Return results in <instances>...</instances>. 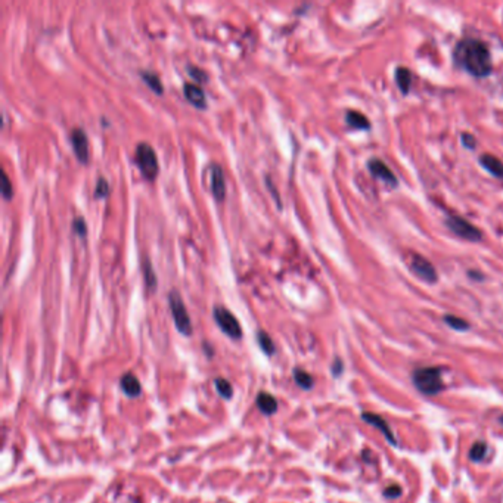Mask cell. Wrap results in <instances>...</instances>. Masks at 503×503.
<instances>
[{
  "label": "cell",
  "instance_id": "25",
  "mask_svg": "<svg viewBox=\"0 0 503 503\" xmlns=\"http://www.w3.org/2000/svg\"><path fill=\"white\" fill-rule=\"evenodd\" d=\"M2 195L5 199H11L14 196V189H12V183L9 180V176L6 174L5 170H2Z\"/></svg>",
  "mask_w": 503,
  "mask_h": 503
},
{
  "label": "cell",
  "instance_id": "30",
  "mask_svg": "<svg viewBox=\"0 0 503 503\" xmlns=\"http://www.w3.org/2000/svg\"><path fill=\"white\" fill-rule=\"evenodd\" d=\"M401 496V487L400 485H390L385 490V497L388 499H396Z\"/></svg>",
  "mask_w": 503,
  "mask_h": 503
},
{
  "label": "cell",
  "instance_id": "6",
  "mask_svg": "<svg viewBox=\"0 0 503 503\" xmlns=\"http://www.w3.org/2000/svg\"><path fill=\"white\" fill-rule=\"evenodd\" d=\"M212 316H214V320L218 325V328L226 335H229L233 340H239L242 337L240 323L229 309H226L223 306H217L212 312Z\"/></svg>",
  "mask_w": 503,
  "mask_h": 503
},
{
  "label": "cell",
  "instance_id": "22",
  "mask_svg": "<svg viewBox=\"0 0 503 503\" xmlns=\"http://www.w3.org/2000/svg\"><path fill=\"white\" fill-rule=\"evenodd\" d=\"M444 322H446V325H449L454 331H466L469 328V323L465 319L453 316V315H446L444 316Z\"/></svg>",
  "mask_w": 503,
  "mask_h": 503
},
{
  "label": "cell",
  "instance_id": "4",
  "mask_svg": "<svg viewBox=\"0 0 503 503\" xmlns=\"http://www.w3.org/2000/svg\"><path fill=\"white\" fill-rule=\"evenodd\" d=\"M444 224L447 226V229L454 233L456 236L469 240V242H479L482 239V232L475 227L471 221H468L466 218L456 215V214H450L447 215Z\"/></svg>",
  "mask_w": 503,
  "mask_h": 503
},
{
  "label": "cell",
  "instance_id": "10",
  "mask_svg": "<svg viewBox=\"0 0 503 503\" xmlns=\"http://www.w3.org/2000/svg\"><path fill=\"white\" fill-rule=\"evenodd\" d=\"M211 193L218 202L226 198V179L223 168L217 162L211 164Z\"/></svg>",
  "mask_w": 503,
  "mask_h": 503
},
{
  "label": "cell",
  "instance_id": "18",
  "mask_svg": "<svg viewBox=\"0 0 503 503\" xmlns=\"http://www.w3.org/2000/svg\"><path fill=\"white\" fill-rule=\"evenodd\" d=\"M140 77L143 79V81L158 95H162L164 92V86L162 81L159 79V76L154 71H140Z\"/></svg>",
  "mask_w": 503,
  "mask_h": 503
},
{
  "label": "cell",
  "instance_id": "16",
  "mask_svg": "<svg viewBox=\"0 0 503 503\" xmlns=\"http://www.w3.org/2000/svg\"><path fill=\"white\" fill-rule=\"evenodd\" d=\"M120 384H121V388H123V391L129 396V397H137L139 394H140V382H139V379L133 375V373H126V375H123V378H121V381H120Z\"/></svg>",
  "mask_w": 503,
  "mask_h": 503
},
{
  "label": "cell",
  "instance_id": "9",
  "mask_svg": "<svg viewBox=\"0 0 503 503\" xmlns=\"http://www.w3.org/2000/svg\"><path fill=\"white\" fill-rule=\"evenodd\" d=\"M368 170L371 171V174L376 179H379L381 182H384L387 186L390 187H396L397 186V177L396 174L391 171V168L381 161L379 158H371L368 161Z\"/></svg>",
  "mask_w": 503,
  "mask_h": 503
},
{
  "label": "cell",
  "instance_id": "29",
  "mask_svg": "<svg viewBox=\"0 0 503 503\" xmlns=\"http://www.w3.org/2000/svg\"><path fill=\"white\" fill-rule=\"evenodd\" d=\"M460 139H462V143H463L465 148H468V149H475V148H477V139H475L474 134H471V133H462Z\"/></svg>",
  "mask_w": 503,
  "mask_h": 503
},
{
  "label": "cell",
  "instance_id": "11",
  "mask_svg": "<svg viewBox=\"0 0 503 503\" xmlns=\"http://www.w3.org/2000/svg\"><path fill=\"white\" fill-rule=\"evenodd\" d=\"M183 93H185V98L195 106V108H199V109H204L207 106V96H205V92L202 90V87L199 84H195V83H185L183 84Z\"/></svg>",
  "mask_w": 503,
  "mask_h": 503
},
{
  "label": "cell",
  "instance_id": "20",
  "mask_svg": "<svg viewBox=\"0 0 503 503\" xmlns=\"http://www.w3.org/2000/svg\"><path fill=\"white\" fill-rule=\"evenodd\" d=\"M142 270H143V276H145V282H146V287L149 290H157V275L154 272V267L151 265V262L148 259H145L143 262V266H142Z\"/></svg>",
  "mask_w": 503,
  "mask_h": 503
},
{
  "label": "cell",
  "instance_id": "23",
  "mask_svg": "<svg viewBox=\"0 0 503 503\" xmlns=\"http://www.w3.org/2000/svg\"><path fill=\"white\" fill-rule=\"evenodd\" d=\"M215 388H217L218 394H220L221 397H224V398H230L232 394H233L232 385L229 384V381H226V379H223V378L215 379Z\"/></svg>",
  "mask_w": 503,
  "mask_h": 503
},
{
  "label": "cell",
  "instance_id": "1",
  "mask_svg": "<svg viewBox=\"0 0 503 503\" xmlns=\"http://www.w3.org/2000/svg\"><path fill=\"white\" fill-rule=\"evenodd\" d=\"M454 62L475 77H487L491 70V56L487 45L477 39H463L453 52Z\"/></svg>",
  "mask_w": 503,
  "mask_h": 503
},
{
  "label": "cell",
  "instance_id": "12",
  "mask_svg": "<svg viewBox=\"0 0 503 503\" xmlns=\"http://www.w3.org/2000/svg\"><path fill=\"white\" fill-rule=\"evenodd\" d=\"M362 419H363L365 422L373 425L375 428H378V429L384 434V437L388 440L390 444H397L396 437L393 435V432H391L388 424H387L381 416H378V415H375V413H363V415H362Z\"/></svg>",
  "mask_w": 503,
  "mask_h": 503
},
{
  "label": "cell",
  "instance_id": "24",
  "mask_svg": "<svg viewBox=\"0 0 503 503\" xmlns=\"http://www.w3.org/2000/svg\"><path fill=\"white\" fill-rule=\"evenodd\" d=\"M485 451H487V446L482 441H477L469 450V457L472 460H481L485 456Z\"/></svg>",
  "mask_w": 503,
  "mask_h": 503
},
{
  "label": "cell",
  "instance_id": "19",
  "mask_svg": "<svg viewBox=\"0 0 503 503\" xmlns=\"http://www.w3.org/2000/svg\"><path fill=\"white\" fill-rule=\"evenodd\" d=\"M294 379H295L297 385L301 387L303 390H310L313 387V382H315L313 376L303 369H294Z\"/></svg>",
  "mask_w": 503,
  "mask_h": 503
},
{
  "label": "cell",
  "instance_id": "21",
  "mask_svg": "<svg viewBox=\"0 0 503 503\" xmlns=\"http://www.w3.org/2000/svg\"><path fill=\"white\" fill-rule=\"evenodd\" d=\"M257 341H259L260 348H262L266 354H273V353H275V343L272 341V338H270L265 331L257 332Z\"/></svg>",
  "mask_w": 503,
  "mask_h": 503
},
{
  "label": "cell",
  "instance_id": "28",
  "mask_svg": "<svg viewBox=\"0 0 503 503\" xmlns=\"http://www.w3.org/2000/svg\"><path fill=\"white\" fill-rule=\"evenodd\" d=\"M73 230H74L77 235H80L81 238L86 236V233H87V224H86L84 217H76V218H74V221H73Z\"/></svg>",
  "mask_w": 503,
  "mask_h": 503
},
{
  "label": "cell",
  "instance_id": "17",
  "mask_svg": "<svg viewBox=\"0 0 503 503\" xmlns=\"http://www.w3.org/2000/svg\"><path fill=\"white\" fill-rule=\"evenodd\" d=\"M396 83L403 95H407L412 87V73L406 67H398L396 70Z\"/></svg>",
  "mask_w": 503,
  "mask_h": 503
},
{
  "label": "cell",
  "instance_id": "14",
  "mask_svg": "<svg viewBox=\"0 0 503 503\" xmlns=\"http://www.w3.org/2000/svg\"><path fill=\"white\" fill-rule=\"evenodd\" d=\"M257 407L260 409V412H263L265 415H273L276 410H278V400L275 396L266 393V391H262L257 394Z\"/></svg>",
  "mask_w": 503,
  "mask_h": 503
},
{
  "label": "cell",
  "instance_id": "13",
  "mask_svg": "<svg viewBox=\"0 0 503 503\" xmlns=\"http://www.w3.org/2000/svg\"><path fill=\"white\" fill-rule=\"evenodd\" d=\"M479 164L482 165V168H485L490 174H493L494 177L497 179H502L503 180V162L491 155V154H482L479 157Z\"/></svg>",
  "mask_w": 503,
  "mask_h": 503
},
{
  "label": "cell",
  "instance_id": "31",
  "mask_svg": "<svg viewBox=\"0 0 503 503\" xmlns=\"http://www.w3.org/2000/svg\"><path fill=\"white\" fill-rule=\"evenodd\" d=\"M468 275H469V278H472V279H477V281H478V279H479V281H482V279H484V275H481V273H479V272H477V270H471Z\"/></svg>",
  "mask_w": 503,
  "mask_h": 503
},
{
  "label": "cell",
  "instance_id": "15",
  "mask_svg": "<svg viewBox=\"0 0 503 503\" xmlns=\"http://www.w3.org/2000/svg\"><path fill=\"white\" fill-rule=\"evenodd\" d=\"M345 121L351 129H357V130H369L371 129V123L366 118V115L359 112V111H354V109L347 111Z\"/></svg>",
  "mask_w": 503,
  "mask_h": 503
},
{
  "label": "cell",
  "instance_id": "5",
  "mask_svg": "<svg viewBox=\"0 0 503 503\" xmlns=\"http://www.w3.org/2000/svg\"><path fill=\"white\" fill-rule=\"evenodd\" d=\"M168 304H170V310L174 319V325L177 328V331L182 335H192V323H190V318L189 313L185 307V303L180 297V294L177 291H171L168 295Z\"/></svg>",
  "mask_w": 503,
  "mask_h": 503
},
{
  "label": "cell",
  "instance_id": "7",
  "mask_svg": "<svg viewBox=\"0 0 503 503\" xmlns=\"http://www.w3.org/2000/svg\"><path fill=\"white\" fill-rule=\"evenodd\" d=\"M409 266L412 269V272L424 282L426 284H435L438 281V275H437V270L434 267V265L426 260L424 256L421 254H416L413 253L410 256V260H409Z\"/></svg>",
  "mask_w": 503,
  "mask_h": 503
},
{
  "label": "cell",
  "instance_id": "26",
  "mask_svg": "<svg viewBox=\"0 0 503 503\" xmlns=\"http://www.w3.org/2000/svg\"><path fill=\"white\" fill-rule=\"evenodd\" d=\"M108 193H109V183H108V180L104 179V177H99L98 182H96V186H95V196L96 198H105Z\"/></svg>",
  "mask_w": 503,
  "mask_h": 503
},
{
  "label": "cell",
  "instance_id": "2",
  "mask_svg": "<svg viewBox=\"0 0 503 503\" xmlns=\"http://www.w3.org/2000/svg\"><path fill=\"white\" fill-rule=\"evenodd\" d=\"M415 387L425 396H435L443 390L440 368H421L413 373Z\"/></svg>",
  "mask_w": 503,
  "mask_h": 503
},
{
  "label": "cell",
  "instance_id": "27",
  "mask_svg": "<svg viewBox=\"0 0 503 503\" xmlns=\"http://www.w3.org/2000/svg\"><path fill=\"white\" fill-rule=\"evenodd\" d=\"M187 73H189L190 77L195 79L198 83H207V81H208V74H207L204 70H201V68H198V67H195V65H189V67H187Z\"/></svg>",
  "mask_w": 503,
  "mask_h": 503
},
{
  "label": "cell",
  "instance_id": "8",
  "mask_svg": "<svg viewBox=\"0 0 503 503\" xmlns=\"http://www.w3.org/2000/svg\"><path fill=\"white\" fill-rule=\"evenodd\" d=\"M71 145H73V149H74V154L77 157V159L83 164L89 162V157H90V151H89V137H87V133L80 129V127H76L73 132H71Z\"/></svg>",
  "mask_w": 503,
  "mask_h": 503
},
{
  "label": "cell",
  "instance_id": "3",
  "mask_svg": "<svg viewBox=\"0 0 503 503\" xmlns=\"http://www.w3.org/2000/svg\"><path fill=\"white\" fill-rule=\"evenodd\" d=\"M136 162L139 165L142 176L146 180L152 182L157 179V176L159 173V162H158V157L155 154V149L149 143L140 142L136 146Z\"/></svg>",
  "mask_w": 503,
  "mask_h": 503
}]
</instances>
